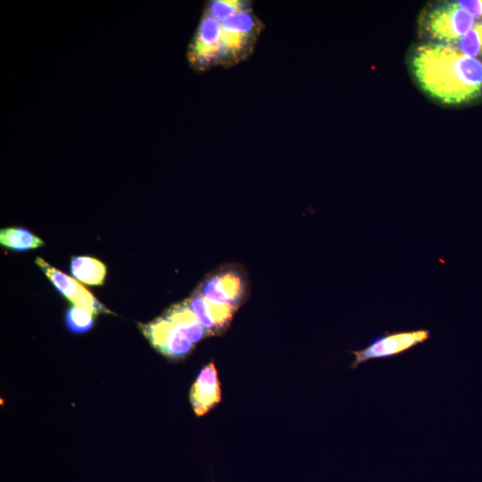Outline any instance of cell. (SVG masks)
<instances>
[{
  "label": "cell",
  "instance_id": "cell-5",
  "mask_svg": "<svg viewBox=\"0 0 482 482\" xmlns=\"http://www.w3.org/2000/svg\"><path fill=\"white\" fill-rule=\"evenodd\" d=\"M221 35V21L204 12L188 47L191 68L204 71L220 63Z\"/></svg>",
  "mask_w": 482,
  "mask_h": 482
},
{
  "label": "cell",
  "instance_id": "cell-7",
  "mask_svg": "<svg viewBox=\"0 0 482 482\" xmlns=\"http://www.w3.org/2000/svg\"><path fill=\"white\" fill-rule=\"evenodd\" d=\"M36 263L57 290L68 298L74 306L92 315L110 312L88 290L74 278L54 268L40 257L36 258Z\"/></svg>",
  "mask_w": 482,
  "mask_h": 482
},
{
  "label": "cell",
  "instance_id": "cell-15",
  "mask_svg": "<svg viewBox=\"0 0 482 482\" xmlns=\"http://www.w3.org/2000/svg\"><path fill=\"white\" fill-rule=\"evenodd\" d=\"M456 44L455 48L467 56L482 55V22L474 25Z\"/></svg>",
  "mask_w": 482,
  "mask_h": 482
},
{
  "label": "cell",
  "instance_id": "cell-12",
  "mask_svg": "<svg viewBox=\"0 0 482 482\" xmlns=\"http://www.w3.org/2000/svg\"><path fill=\"white\" fill-rule=\"evenodd\" d=\"M0 243L10 249L24 251L44 245V242L31 232L21 228H6L0 231Z\"/></svg>",
  "mask_w": 482,
  "mask_h": 482
},
{
  "label": "cell",
  "instance_id": "cell-10",
  "mask_svg": "<svg viewBox=\"0 0 482 482\" xmlns=\"http://www.w3.org/2000/svg\"><path fill=\"white\" fill-rule=\"evenodd\" d=\"M192 344H195L212 334L195 319L186 301L171 306L163 315Z\"/></svg>",
  "mask_w": 482,
  "mask_h": 482
},
{
  "label": "cell",
  "instance_id": "cell-16",
  "mask_svg": "<svg viewBox=\"0 0 482 482\" xmlns=\"http://www.w3.org/2000/svg\"><path fill=\"white\" fill-rule=\"evenodd\" d=\"M65 321L68 328L74 333L87 332L94 324L92 314L76 306L68 310Z\"/></svg>",
  "mask_w": 482,
  "mask_h": 482
},
{
  "label": "cell",
  "instance_id": "cell-11",
  "mask_svg": "<svg viewBox=\"0 0 482 482\" xmlns=\"http://www.w3.org/2000/svg\"><path fill=\"white\" fill-rule=\"evenodd\" d=\"M71 270L75 278L92 286L102 285L106 274L105 265L97 259L88 256L73 257Z\"/></svg>",
  "mask_w": 482,
  "mask_h": 482
},
{
  "label": "cell",
  "instance_id": "cell-14",
  "mask_svg": "<svg viewBox=\"0 0 482 482\" xmlns=\"http://www.w3.org/2000/svg\"><path fill=\"white\" fill-rule=\"evenodd\" d=\"M251 8V4L242 0H214L211 1L205 12L220 21Z\"/></svg>",
  "mask_w": 482,
  "mask_h": 482
},
{
  "label": "cell",
  "instance_id": "cell-2",
  "mask_svg": "<svg viewBox=\"0 0 482 482\" xmlns=\"http://www.w3.org/2000/svg\"><path fill=\"white\" fill-rule=\"evenodd\" d=\"M220 65L229 67L245 60L253 50L262 24L252 8L221 21Z\"/></svg>",
  "mask_w": 482,
  "mask_h": 482
},
{
  "label": "cell",
  "instance_id": "cell-4",
  "mask_svg": "<svg viewBox=\"0 0 482 482\" xmlns=\"http://www.w3.org/2000/svg\"><path fill=\"white\" fill-rule=\"evenodd\" d=\"M474 18L458 2L444 3L430 10L425 20L428 34L441 45L453 46L472 27Z\"/></svg>",
  "mask_w": 482,
  "mask_h": 482
},
{
  "label": "cell",
  "instance_id": "cell-17",
  "mask_svg": "<svg viewBox=\"0 0 482 482\" xmlns=\"http://www.w3.org/2000/svg\"><path fill=\"white\" fill-rule=\"evenodd\" d=\"M458 4L473 18H482V0L458 1Z\"/></svg>",
  "mask_w": 482,
  "mask_h": 482
},
{
  "label": "cell",
  "instance_id": "cell-1",
  "mask_svg": "<svg viewBox=\"0 0 482 482\" xmlns=\"http://www.w3.org/2000/svg\"><path fill=\"white\" fill-rule=\"evenodd\" d=\"M411 66L421 88L445 104H461L482 93V62L441 44L419 46Z\"/></svg>",
  "mask_w": 482,
  "mask_h": 482
},
{
  "label": "cell",
  "instance_id": "cell-13",
  "mask_svg": "<svg viewBox=\"0 0 482 482\" xmlns=\"http://www.w3.org/2000/svg\"><path fill=\"white\" fill-rule=\"evenodd\" d=\"M217 274L229 305L237 308L245 293V283L242 275L234 269H223L218 271Z\"/></svg>",
  "mask_w": 482,
  "mask_h": 482
},
{
  "label": "cell",
  "instance_id": "cell-3",
  "mask_svg": "<svg viewBox=\"0 0 482 482\" xmlns=\"http://www.w3.org/2000/svg\"><path fill=\"white\" fill-rule=\"evenodd\" d=\"M430 337V331L427 328L386 331L372 337L364 348L351 351L354 360L350 367L356 369L360 364L370 360L399 356L425 343Z\"/></svg>",
  "mask_w": 482,
  "mask_h": 482
},
{
  "label": "cell",
  "instance_id": "cell-9",
  "mask_svg": "<svg viewBox=\"0 0 482 482\" xmlns=\"http://www.w3.org/2000/svg\"><path fill=\"white\" fill-rule=\"evenodd\" d=\"M189 399L196 415L207 413L220 401V385L212 362L204 366L190 389Z\"/></svg>",
  "mask_w": 482,
  "mask_h": 482
},
{
  "label": "cell",
  "instance_id": "cell-6",
  "mask_svg": "<svg viewBox=\"0 0 482 482\" xmlns=\"http://www.w3.org/2000/svg\"><path fill=\"white\" fill-rule=\"evenodd\" d=\"M151 345L166 357L179 360L185 357L193 345L163 316L141 326Z\"/></svg>",
  "mask_w": 482,
  "mask_h": 482
},
{
  "label": "cell",
  "instance_id": "cell-8",
  "mask_svg": "<svg viewBox=\"0 0 482 482\" xmlns=\"http://www.w3.org/2000/svg\"><path fill=\"white\" fill-rule=\"evenodd\" d=\"M186 303L197 321L212 335L223 332L237 310L230 305L212 303L198 292H195Z\"/></svg>",
  "mask_w": 482,
  "mask_h": 482
}]
</instances>
